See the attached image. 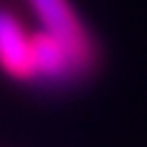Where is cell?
<instances>
[{
  "mask_svg": "<svg viewBox=\"0 0 147 147\" xmlns=\"http://www.w3.org/2000/svg\"><path fill=\"white\" fill-rule=\"evenodd\" d=\"M0 70L8 78L31 85V34L3 5H0Z\"/></svg>",
  "mask_w": 147,
  "mask_h": 147,
  "instance_id": "2",
  "label": "cell"
},
{
  "mask_svg": "<svg viewBox=\"0 0 147 147\" xmlns=\"http://www.w3.org/2000/svg\"><path fill=\"white\" fill-rule=\"evenodd\" d=\"M31 10L36 13V18L41 21V31L52 34L59 44H65L70 49V54L88 70H96L98 54H96V44L90 39V34L85 31L83 21L78 18V13L72 10V5L67 0H28Z\"/></svg>",
  "mask_w": 147,
  "mask_h": 147,
  "instance_id": "1",
  "label": "cell"
}]
</instances>
